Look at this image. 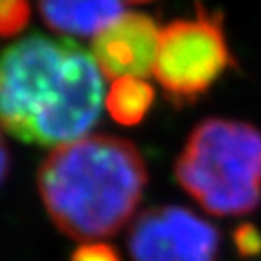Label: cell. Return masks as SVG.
<instances>
[{
    "mask_svg": "<svg viewBox=\"0 0 261 261\" xmlns=\"http://www.w3.org/2000/svg\"><path fill=\"white\" fill-rule=\"evenodd\" d=\"M174 174L211 215L252 213L261 205V132L238 120L199 122L178 155Z\"/></svg>",
    "mask_w": 261,
    "mask_h": 261,
    "instance_id": "3957f363",
    "label": "cell"
},
{
    "mask_svg": "<svg viewBox=\"0 0 261 261\" xmlns=\"http://www.w3.org/2000/svg\"><path fill=\"white\" fill-rule=\"evenodd\" d=\"M161 31L145 14H122L95 35L93 58L105 77H145L153 74Z\"/></svg>",
    "mask_w": 261,
    "mask_h": 261,
    "instance_id": "8992f818",
    "label": "cell"
},
{
    "mask_svg": "<svg viewBox=\"0 0 261 261\" xmlns=\"http://www.w3.org/2000/svg\"><path fill=\"white\" fill-rule=\"evenodd\" d=\"M37 186L60 232L97 242L130 223L147 186V167L132 141L95 134L55 147L39 168Z\"/></svg>",
    "mask_w": 261,
    "mask_h": 261,
    "instance_id": "7a4b0ae2",
    "label": "cell"
},
{
    "mask_svg": "<svg viewBox=\"0 0 261 261\" xmlns=\"http://www.w3.org/2000/svg\"><path fill=\"white\" fill-rule=\"evenodd\" d=\"M70 261H120V253L105 242H84L75 248Z\"/></svg>",
    "mask_w": 261,
    "mask_h": 261,
    "instance_id": "8fae6325",
    "label": "cell"
},
{
    "mask_svg": "<svg viewBox=\"0 0 261 261\" xmlns=\"http://www.w3.org/2000/svg\"><path fill=\"white\" fill-rule=\"evenodd\" d=\"M103 80L77 43L29 35L0 55V126L43 147L82 140L103 112Z\"/></svg>",
    "mask_w": 261,
    "mask_h": 261,
    "instance_id": "6da1fadb",
    "label": "cell"
},
{
    "mask_svg": "<svg viewBox=\"0 0 261 261\" xmlns=\"http://www.w3.org/2000/svg\"><path fill=\"white\" fill-rule=\"evenodd\" d=\"M132 4H147V2H153V0H128Z\"/></svg>",
    "mask_w": 261,
    "mask_h": 261,
    "instance_id": "4fadbf2b",
    "label": "cell"
},
{
    "mask_svg": "<svg viewBox=\"0 0 261 261\" xmlns=\"http://www.w3.org/2000/svg\"><path fill=\"white\" fill-rule=\"evenodd\" d=\"M8 170H10V153H8L6 143H4V138H2V134H0V184L6 180Z\"/></svg>",
    "mask_w": 261,
    "mask_h": 261,
    "instance_id": "7c38bea8",
    "label": "cell"
},
{
    "mask_svg": "<svg viewBox=\"0 0 261 261\" xmlns=\"http://www.w3.org/2000/svg\"><path fill=\"white\" fill-rule=\"evenodd\" d=\"M155 103V89L143 77H118L114 80L105 97V107L114 122L122 126L140 124Z\"/></svg>",
    "mask_w": 261,
    "mask_h": 261,
    "instance_id": "ba28073f",
    "label": "cell"
},
{
    "mask_svg": "<svg viewBox=\"0 0 261 261\" xmlns=\"http://www.w3.org/2000/svg\"><path fill=\"white\" fill-rule=\"evenodd\" d=\"M31 8L28 0H0V37L10 39L29 23Z\"/></svg>",
    "mask_w": 261,
    "mask_h": 261,
    "instance_id": "9c48e42d",
    "label": "cell"
},
{
    "mask_svg": "<svg viewBox=\"0 0 261 261\" xmlns=\"http://www.w3.org/2000/svg\"><path fill=\"white\" fill-rule=\"evenodd\" d=\"M232 242L236 252L242 257L261 255V230L255 224L244 223L240 226H236L232 232Z\"/></svg>",
    "mask_w": 261,
    "mask_h": 261,
    "instance_id": "30bf717a",
    "label": "cell"
},
{
    "mask_svg": "<svg viewBox=\"0 0 261 261\" xmlns=\"http://www.w3.org/2000/svg\"><path fill=\"white\" fill-rule=\"evenodd\" d=\"M128 0H39L41 18L62 35L91 37L124 14Z\"/></svg>",
    "mask_w": 261,
    "mask_h": 261,
    "instance_id": "52a82bcc",
    "label": "cell"
},
{
    "mask_svg": "<svg viewBox=\"0 0 261 261\" xmlns=\"http://www.w3.org/2000/svg\"><path fill=\"white\" fill-rule=\"evenodd\" d=\"M221 236L211 223L184 207H151L128 234L132 261H219Z\"/></svg>",
    "mask_w": 261,
    "mask_h": 261,
    "instance_id": "5b68a950",
    "label": "cell"
},
{
    "mask_svg": "<svg viewBox=\"0 0 261 261\" xmlns=\"http://www.w3.org/2000/svg\"><path fill=\"white\" fill-rule=\"evenodd\" d=\"M232 64L217 18L199 6L194 19H176L161 31L153 75L174 105L194 103Z\"/></svg>",
    "mask_w": 261,
    "mask_h": 261,
    "instance_id": "277c9868",
    "label": "cell"
}]
</instances>
